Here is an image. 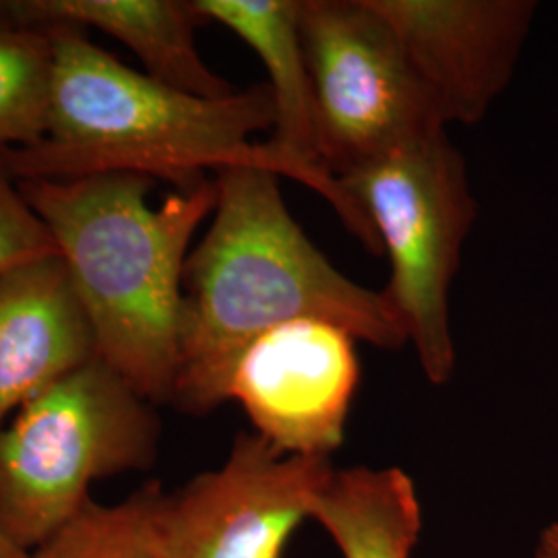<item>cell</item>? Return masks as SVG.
<instances>
[{
	"label": "cell",
	"mask_w": 558,
	"mask_h": 558,
	"mask_svg": "<svg viewBox=\"0 0 558 558\" xmlns=\"http://www.w3.org/2000/svg\"><path fill=\"white\" fill-rule=\"evenodd\" d=\"M214 184V218L184 265L170 405L193 416L218 410L246 350L292 320H329L383 350L408 343L385 290L345 278L304 234L276 172L239 166Z\"/></svg>",
	"instance_id": "2"
},
{
	"label": "cell",
	"mask_w": 558,
	"mask_h": 558,
	"mask_svg": "<svg viewBox=\"0 0 558 558\" xmlns=\"http://www.w3.org/2000/svg\"><path fill=\"white\" fill-rule=\"evenodd\" d=\"M96 359L92 320L60 255L0 274V426Z\"/></svg>",
	"instance_id": "10"
},
{
	"label": "cell",
	"mask_w": 558,
	"mask_h": 558,
	"mask_svg": "<svg viewBox=\"0 0 558 558\" xmlns=\"http://www.w3.org/2000/svg\"><path fill=\"white\" fill-rule=\"evenodd\" d=\"M50 255H59L57 242L0 161V274Z\"/></svg>",
	"instance_id": "16"
},
{
	"label": "cell",
	"mask_w": 558,
	"mask_h": 558,
	"mask_svg": "<svg viewBox=\"0 0 558 558\" xmlns=\"http://www.w3.org/2000/svg\"><path fill=\"white\" fill-rule=\"evenodd\" d=\"M48 29L54 66L44 140L0 154L17 182L124 172L193 189L209 170L263 168L315 191L379 257L371 221L338 179L286 158L269 141H255L276 126L267 85L216 100L191 96L129 69L77 27Z\"/></svg>",
	"instance_id": "1"
},
{
	"label": "cell",
	"mask_w": 558,
	"mask_h": 558,
	"mask_svg": "<svg viewBox=\"0 0 558 558\" xmlns=\"http://www.w3.org/2000/svg\"><path fill=\"white\" fill-rule=\"evenodd\" d=\"M389 257L385 294L433 385L456 373L449 294L478 216L465 160L447 131L399 147L339 179Z\"/></svg>",
	"instance_id": "5"
},
{
	"label": "cell",
	"mask_w": 558,
	"mask_h": 558,
	"mask_svg": "<svg viewBox=\"0 0 558 558\" xmlns=\"http://www.w3.org/2000/svg\"><path fill=\"white\" fill-rule=\"evenodd\" d=\"M0 558H32V555L17 548L15 544H11L7 536L0 532Z\"/></svg>",
	"instance_id": "18"
},
{
	"label": "cell",
	"mask_w": 558,
	"mask_h": 558,
	"mask_svg": "<svg viewBox=\"0 0 558 558\" xmlns=\"http://www.w3.org/2000/svg\"><path fill=\"white\" fill-rule=\"evenodd\" d=\"M141 174L23 180L21 193L59 246L92 320L98 356L149 403H172L180 362L182 278L216 184L149 201Z\"/></svg>",
	"instance_id": "3"
},
{
	"label": "cell",
	"mask_w": 558,
	"mask_h": 558,
	"mask_svg": "<svg viewBox=\"0 0 558 558\" xmlns=\"http://www.w3.org/2000/svg\"><path fill=\"white\" fill-rule=\"evenodd\" d=\"M356 341L329 320L279 325L240 360L230 401L240 403L253 433L281 453L331 458L359 387Z\"/></svg>",
	"instance_id": "8"
},
{
	"label": "cell",
	"mask_w": 558,
	"mask_h": 558,
	"mask_svg": "<svg viewBox=\"0 0 558 558\" xmlns=\"http://www.w3.org/2000/svg\"><path fill=\"white\" fill-rule=\"evenodd\" d=\"M158 442L154 403L87 362L0 426V532L32 555L94 500V482L151 468Z\"/></svg>",
	"instance_id": "4"
},
{
	"label": "cell",
	"mask_w": 558,
	"mask_h": 558,
	"mask_svg": "<svg viewBox=\"0 0 558 558\" xmlns=\"http://www.w3.org/2000/svg\"><path fill=\"white\" fill-rule=\"evenodd\" d=\"M317 151L341 179L447 131L437 104L371 0H300Z\"/></svg>",
	"instance_id": "6"
},
{
	"label": "cell",
	"mask_w": 558,
	"mask_h": 558,
	"mask_svg": "<svg viewBox=\"0 0 558 558\" xmlns=\"http://www.w3.org/2000/svg\"><path fill=\"white\" fill-rule=\"evenodd\" d=\"M52 66L50 29L15 20L0 7V154L44 140Z\"/></svg>",
	"instance_id": "14"
},
{
	"label": "cell",
	"mask_w": 558,
	"mask_h": 558,
	"mask_svg": "<svg viewBox=\"0 0 558 558\" xmlns=\"http://www.w3.org/2000/svg\"><path fill=\"white\" fill-rule=\"evenodd\" d=\"M331 458L288 456L239 433L220 468L160 502L166 558H286L288 544L331 480Z\"/></svg>",
	"instance_id": "7"
},
{
	"label": "cell",
	"mask_w": 558,
	"mask_h": 558,
	"mask_svg": "<svg viewBox=\"0 0 558 558\" xmlns=\"http://www.w3.org/2000/svg\"><path fill=\"white\" fill-rule=\"evenodd\" d=\"M313 519L341 558H412L422 505L414 480L401 468H336Z\"/></svg>",
	"instance_id": "13"
},
{
	"label": "cell",
	"mask_w": 558,
	"mask_h": 558,
	"mask_svg": "<svg viewBox=\"0 0 558 558\" xmlns=\"http://www.w3.org/2000/svg\"><path fill=\"white\" fill-rule=\"evenodd\" d=\"M534 558H558V521L548 523L539 532L536 548H534Z\"/></svg>",
	"instance_id": "17"
},
{
	"label": "cell",
	"mask_w": 558,
	"mask_h": 558,
	"mask_svg": "<svg viewBox=\"0 0 558 558\" xmlns=\"http://www.w3.org/2000/svg\"><path fill=\"white\" fill-rule=\"evenodd\" d=\"M160 482H147L114 505L89 500L77 518L32 558H166L160 536Z\"/></svg>",
	"instance_id": "15"
},
{
	"label": "cell",
	"mask_w": 558,
	"mask_h": 558,
	"mask_svg": "<svg viewBox=\"0 0 558 558\" xmlns=\"http://www.w3.org/2000/svg\"><path fill=\"white\" fill-rule=\"evenodd\" d=\"M449 124H476L515 75L534 0H371Z\"/></svg>",
	"instance_id": "9"
},
{
	"label": "cell",
	"mask_w": 558,
	"mask_h": 558,
	"mask_svg": "<svg viewBox=\"0 0 558 558\" xmlns=\"http://www.w3.org/2000/svg\"><path fill=\"white\" fill-rule=\"evenodd\" d=\"M205 23H220L259 57L276 108L269 145L290 160L327 172L317 151L313 81L300 32V0H195ZM329 174V172H327Z\"/></svg>",
	"instance_id": "12"
},
{
	"label": "cell",
	"mask_w": 558,
	"mask_h": 558,
	"mask_svg": "<svg viewBox=\"0 0 558 558\" xmlns=\"http://www.w3.org/2000/svg\"><path fill=\"white\" fill-rule=\"evenodd\" d=\"M0 7L38 27H96L122 41L149 77L184 94L216 100L236 92L197 50L195 29L205 21L195 0H17Z\"/></svg>",
	"instance_id": "11"
}]
</instances>
